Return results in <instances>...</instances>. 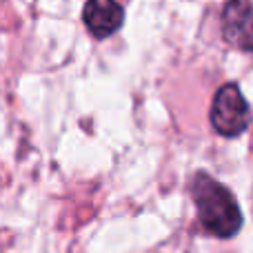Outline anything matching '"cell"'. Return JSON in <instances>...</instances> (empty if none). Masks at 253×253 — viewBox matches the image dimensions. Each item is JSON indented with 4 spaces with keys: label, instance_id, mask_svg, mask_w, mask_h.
Listing matches in <instances>:
<instances>
[{
    "label": "cell",
    "instance_id": "1",
    "mask_svg": "<svg viewBox=\"0 0 253 253\" xmlns=\"http://www.w3.org/2000/svg\"><path fill=\"white\" fill-rule=\"evenodd\" d=\"M202 227L218 238H233L242 227V213L227 187L207 173H198L191 182Z\"/></svg>",
    "mask_w": 253,
    "mask_h": 253
},
{
    "label": "cell",
    "instance_id": "2",
    "mask_svg": "<svg viewBox=\"0 0 253 253\" xmlns=\"http://www.w3.org/2000/svg\"><path fill=\"white\" fill-rule=\"evenodd\" d=\"M211 125L220 135H240L249 126V105L238 84H222L211 105Z\"/></svg>",
    "mask_w": 253,
    "mask_h": 253
},
{
    "label": "cell",
    "instance_id": "3",
    "mask_svg": "<svg viewBox=\"0 0 253 253\" xmlns=\"http://www.w3.org/2000/svg\"><path fill=\"white\" fill-rule=\"evenodd\" d=\"M222 36L233 47L253 51V0H229L222 11Z\"/></svg>",
    "mask_w": 253,
    "mask_h": 253
},
{
    "label": "cell",
    "instance_id": "4",
    "mask_svg": "<svg viewBox=\"0 0 253 253\" xmlns=\"http://www.w3.org/2000/svg\"><path fill=\"white\" fill-rule=\"evenodd\" d=\"M123 20V7L116 0H87L84 4V25L96 38H109L120 29Z\"/></svg>",
    "mask_w": 253,
    "mask_h": 253
}]
</instances>
